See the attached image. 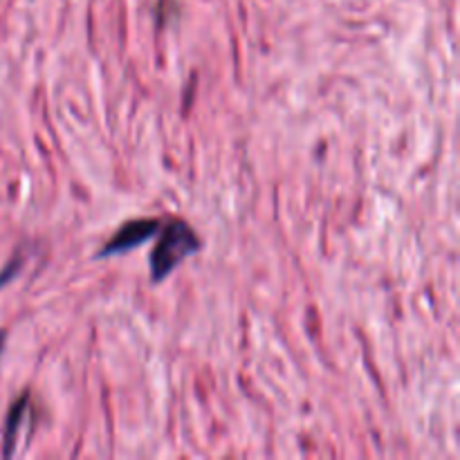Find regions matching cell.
Returning a JSON list of instances; mask_svg holds the SVG:
<instances>
[{"label": "cell", "instance_id": "1", "mask_svg": "<svg viewBox=\"0 0 460 460\" xmlns=\"http://www.w3.org/2000/svg\"><path fill=\"white\" fill-rule=\"evenodd\" d=\"M157 243L151 252V281L162 283L173 270H178L189 256L198 254L202 247L200 238L189 227L184 220H171L169 225L160 227Z\"/></svg>", "mask_w": 460, "mask_h": 460}, {"label": "cell", "instance_id": "2", "mask_svg": "<svg viewBox=\"0 0 460 460\" xmlns=\"http://www.w3.org/2000/svg\"><path fill=\"white\" fill-rule=\"evenodd\" d=\"M160 227L162 223L157 218L130 220L124 227L117 229L115 236L97 252V259H112V256L126 254V252L135 250V247L144 245V243H148L151 238H155Z\"/></svg>", "mask_w": 460, "mask_h": 460}, {"label": "cell", "instance_id": "3", "mask_svg": "<svg viewBox=\"0 0 460 460\" xmlns=\"http://www.w3.org/2000/svg\"><path fill=\"white\" fill-rule=\"evenodd\" d=\"M31 413V398L30 394H22L16 402L12 404L7 413V420H4V456H13L16 454L18 438H21V431L25 429L27 420H30Z\"/></svg>", "mask_w": 460, "mask_h": 460}, {"label": "cell", "instance_id": "4", "mask_svg": "<svg viewBox=\"0 0 460 460\" xmlns=\"http://www.w3.org/2000/svg\"><path fill=\"white\" fill-rule=\"evenodd\" d=\"M21 265H22V259H13L12 263H9L7 268H4V272L0 274V288H4L9 281H12L13 277H16L18 270H21Z\"/></svg>", "mask_w": 460, "mask_h": 460}, {"label": "cell", "instance_id": "5", "mask_svg": "<svg viewBox=\"0 0 460 460\" xmlns=\"http://www.w3.org/2000/svg\"><path fill=\"white\" fill-rule=\"evenodd\" d=\"M4 341H7V332L0 331V355H3V346H4Z\"/></svg>", "mask_w": 460, "mask_h": 460}]
</instances>
